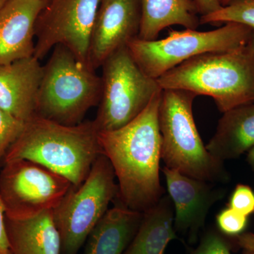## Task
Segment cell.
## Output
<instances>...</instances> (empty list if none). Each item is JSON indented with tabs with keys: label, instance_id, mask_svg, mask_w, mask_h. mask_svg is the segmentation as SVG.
<instances>
[{
	"label": "cell",
	"instance_id": "obj_2",
	"mask_svg": "<svg viewBox=\"0 0 254 254\" xmlns=\"http://www.w3.org/2000/svg\"><path fill=\"white\" fill-rule=\"evenodd\" d=\"M94 122L65 125L37 116L10 148L4 163L26 160L40 164L79 186L103 155Z\"/></svg>",
	"mask_w": 254,
	"mask_h": 254
},
{
	"label": "cell",
	"instance_id": "obj_9",
	"mask_svg": "<svg viewBox=\"0 0 254 254\" xmlns=\"http://www.w3.org/2000/svg\"><path fill=\"white\" fill-rule=\"evenodd\" d=\"M72 187L64 177L29 160L6 162L0 173V198L11 218L53 210Z\"/></svg>",
	"mask_w": 254,
	"mask_h": 254
},
{
	"label": "cell",
	"instance_id": "obj_16",
	"mask_svg": "<svg viewBox=\"0 0 254 254\" xmlns=\"http://www.w3.org/2000/svg\"><path fill=\"white\" fill-rule=\"evenodd\" d=\"M216 131L205 145L220 161L240 157L254 145V103L235 107L222 113Z\"/></svg>",
	"mask_w": 254,
	"mask_h": 254
},
{
	"label": "cell",
	"instance_id": "obj_19",
	"mask_svg": "<svg viewBox=\"0 0 254 254\" xmlns=\"http://www.w3.org/2000/svg\"><path fill=\"white\" fill-rule=\"evenodd\" d=\"M141 21L138 38L157 39L165 28L179 25L196 30L200 17L193 0H141Z\"/></svg>",
	"mask_w": 254,
	"mask_h": 254
},
{
	"label": "cell",
	"instance_id": "obj_12",
	"mask_svg": "<svg viewBox=\"0 0 254 254\" xmlns=\"http://www.w3.org/2000/svg\"><path fill=\"white\" fill-rule=\"evenodd\" d=\"M141 0H101L90 43L88 63L95 70L110 55L138 37Z\"/></svg>",
	"mask_w": 254,
	"mask_h": 254
},
{
	"label": "cell",
	"instance_id": "obj_3",
	"mask_svg": "<svg viewBox=\"0 0 254 254\" xmlns=\"http://www.w3.org/2000/svg\"><path fill=\"white\" fill-rule=\"evenodd\" d=\"M162 89L211 97L222 113L254 103V50L248 43L227 52L198 55L157 79Z\"/></svg>",
	"mask_w": 254,
	"mask_h": 254
},
{
	"label": "cell",
	"instance_id": "obj_31",
	"mask_svg": "<svg viewBox=\"0 0 254 254\" xmlns=\"http://www.w3.org/2000/svg\"><path fill=\"white\" fill-rule=\"evenodd\" d=\"M8 1L9 0H0V11H1V9H3V7H4Z\"/></svg>",
	"mask_w": 254,
	"mask_h": 254
},
{
	"label": "cell",
	"instance_id": "obj_25",
	"mask_svg": "<svg viewBox=\"0 0 254 254\" xmlns=\"http://www.w3.org/2000/svg\"><path fill=\"white\" fill-rule=\"evenodd\" d=\"M5 208L0 198V254H11L9 239L5 223Z\"/></svg>",
	"mask_w": 254,
	"mask_h": 254
},
{
	"label": "cell",
	"instance_id": "obj_8",
	"mask_svg": "<svg viewBox=\"0 0 254 254\" xmlns=\"http://www.w3.org/2000/svg\"><path fill=\"white\" fill-rule=\"evenodd\" d=\"M102 67L101 98L93 120L98 131H113L125 126L163 90L157 79L142 71L127 46L110 55Z\"/></svg>",
	"mask_w": 254,
	"mask_h": 254
},
{
	"label": "cell",
	"instance_id": "obj_17",
	"mask_svg": "<svg viewBox=\"0 0 254 254\" xmlns=\"http://www.w3.org/2000/svg\"><path fill=\"white\" fill-rule=\"evenodd\" d=\"M142 218L143 213L120 203L108 209L88 235L83 254H124Z\"/></svg>",
	"mask_w": 254,
	"mask_h": 254
},
{
	"label": "cell",
	"instance_id": "obj_10",
	"mask_svg": "<svg viewBox=\"0 0 254 254\" xmlns=\"http://www.w3.org/2000/svg\"><path fill=\"white\" fill-rule=\"evenodd\" d=\"M100 2L101 0H49L37 19L34 57L43 59L55 46L63 45L90 66V43Z\"/></svg>",
	"mask_w": 254,
	"mask_h": 254
},
{
	"label": "cell",
	"instance_id": "obj_21",
	"mask_svg": "<svg viewBox=\"0 0 254 254\" xmlns=\"http://www.w3.org/2000/svg\"><path fill=\"white\" fill-rule=\"evenodd\" d=\"M26 123L0 108V166L11 146L24 130Z\"/></svg>",
	"mask_w": 254,
	"mask_h": 254
},
{
	"label": "cell",
	"instance_id": "obj_22",
	"mask_svg": "<svg viewBox=\"0 0 254 254\" xmlns=\"http://www.w3.org/2000/svg\"><path fill=\"white\" fill-rule=\"evenodd\" d=\"M247 218L248 217L228 207L217 215V225L222 234L227 236L235 237L245 231L248 222Z\"/></svg>",
	"mask_w": 254,
	"mask_h": 254
},
{
	"label": "cell",
	"instance_id": "obj_13",
	"mask_svg": "<svg viewBox=\"0 0 254 254\" xmlns=\"http://www.w3.org/2000/svg\"><path fill=\"white\" fill-rule=\"evenodd\" d=\"M43 73L34 56L0 65V108L25 123L36 118Z\"/></svg>",
	"mask_w": 254,
	"mask_h": 254
},
{
	"label": "cell",
	"instance_id": "obj_32",
	"mask_svg": "<svg viewBox=\"0 0 254 254\" xmlns=\"http://www.w3.org/2000/svg\"><path fill=\"white\" fill-rule=\"evenodd\" d=\"M48 1H49V0H48Z\"/></svg>",
	"mask_w": 254,
	"mask_h": 254
},
{
	"label": "cell",
	"instance_id": "obj_18",
	"mask_svg": "<svg viewBox=\"0 0 254 254\" xmlns=\"http://www.w3.org/2000/svg\"><path fill=\"white\" fill-rule=\"evenodd\" d=\"M171 198L163 195L156 204L143 213L136 235L124 254H164L167 246L177 240Z\"/></svg>",
	"mask_w": 254,
	"mask_h": 254
},
{
	"label": "cell",
	"instance_id": "obj_28",
	"mask_svg": "<svg viewBox=\"0 0 254 254\" xmlns=\"http://www.w3.org/2000/svg\"><path fill=\"white\" fill-rule=\"evenodd\" d=\"M247 162H248L249 165H250L252 171H253L254 173V145L248 151V154H247Z\"/></svg>",
	"mask_w": 254,
	"mask_h": 254
},
{
	"label": "cell",
	"instance_id": "obj_20",
	"mask_svg": "<svg viewBox=\"0 0 254 254\" xmlns=\"http://www.w3.org/2000/svg\"><path fill=\"white\" fill-rule=\"evenodd\" d=\"M233 22L254 30V0H233L227 6L200 16V24L220 25Z\"/></svg>",
	"mask_w": 254,
	"mask_h": 254
},
{
	"label": "cell",
	"instance_id": "obj_15",
	"mask_svg": "<svg viewBox=\"0 0 254 254\" xmlns=\"http://www.w3.org/2000/svg\"><path fill=\"white\" fill-rule=\"evenodd\" d=\"M11 254H63L53 210L27 217L5 215Z\"/></svg>",
	"mask_w": 254,
	"mask_h": 254
},
{
	"label": "cell",
	"instance_id": "obj_29",
	"mask_svg": "<svg viewBox=\"0 0 254 254\" xmlns=\"http://www.w3.org/2000/svg\"><path fill=\"white\" fill-rule=\"evenodd\" d=\"M249 43H250L251 46H252V48H253L254 50V30L252 31V36H251Z\"/></svg>",
	"mask_w": 254,
	"mask_h": 254
},
{
	"label": "cell",
	"instance_id": "obj_26",
	"mask_svg": "<svg viewBox=\"0 0 254 254\" xmlns=\"http://www.w3.org/2000/svg\"><path fill=\"white\" fill-rule=\"evenodd\" d=\"M193 1L200 16L211 14L222 7L220 0H193Z\"/></svg>",
	"mask_w": 254,
	"mask_h": 254
},
{
	"label": "cell",
	"instance_id": "obj_14",
	"mask_svg": "<svg viewBox=\"0 0 254 254\" xmlns=\"http://www.w3.org/2000/svg\"><path fill=\"white\" fill-rule=\"evenodd\" d=\"M48 0H9L0 11V65L34 56L36 25Z\"/></svg>",
	"mask_w": 254,
	"mask_h": 254
},
{
	"label": "cell",
	"instance_id": "obj_6",
	"mask_svg": "<svg viewBox=\"0 0 254 254\" xmlns=\"http://www.w3.org/2000/svg\"><path fill=\"white\" fill-rule=\"evenodd\" d=\"M253 30L238 23H225L209 31L171 30L162 39L133 38L127 45L132 58L142 71L158 79L187 60L214 52H227L245 46Z\"/></svg>",
	"mask_w": 254,
	"mask_h": 254
},
{
	"label": "cell",
	"instance_id": "obj_11",
	"mask_svg": "<svg viewBox=\"0 0 254 254\" xmlns=\"http://www.w3.org/2000/svg\"><path fill=\"white\" fill-rule=\"evenodd\" d=\"M169 196L174 206V228L187 235L195 244L200 230L204 227L210 209L225 195V190L216 184L183 175L165 167Z\"/></svg>",
	"mask_w": 254,
	"mask_h": 254
},
{
	"label": "cell",
	"instance_id": "obj_23",
	"mask_svg": "<svg viewBox=\"0 0 254 254\" xmlns=\"http://www.w3.org/2000/svg\"><path fill=\"white\" fill-rule=\"evenodd\" d=\"M190 254H232L230 242L219 232L210 230Z\"/></svg>",
	"mask_w": 254,
	"mask_h": 254
},
{
	"label": "cell",
	"instance_id": "obj_4",
	"mask_svg": "<svg viewBox=\"0 0 254 254\" xmlns=\"http://www.w3.org/2000/svg\"><path fill=\"white\" fill-rule=\"evenodd\" d=\"M197 95L189 91L164 89L158 110L165 167L187 176L212 183H225L229 175L223 162L210 155L203 144L193 115Z\"/></svg>",
	"mask_w": 254,
	"mask_h": 254
},
{
	"label": "cell",
	"instance_id": "obj_5",
	"mask_svg": "<svg viewBox=\"0 0 254 254\" xmlns=\"http://www.w3.org/2000/svg\"><path fill=\"white\" fill-rule=\"evenodd\" d=\"M37 100V116L65 125L82 123L99 105L101 77L66 47L58 45L46 65Z\"/></svg>",
	"mask_w": 254,
	"mask_h": 254
},
{
	"label": "cell",
	"instance_id": "obj_27",
	"mask_svg": "<svg viewBox=\"0 0 254 254\" xmlns=\"http://www.w3.org/2000/svg\"><path fill=\"white\" fill-rule=\"evenodd\" d=\"M235 238L243 254H254V233L243 232Z\"/></svg>",
	"mask_w": 254,
	"mask_h": 254
},
{
	"label": "cell",
	"instance_id": "obj_24",
	"mask_svg": "<svg viewBox=\"0 0 254 254\" xmlns=\"http://www.w3.org/2000/svg\"><path fill=\"white\" fill-rule=\"evenodd\" d=\"M228 207L247 217L254 213V190L248 185H237L232 192Z\"/></svg>",
	"mask_w": 254,
	"mask_h": 254
},
{
	"label": "cell",
	"instance_id": "obj_7",
	"mask_svg": "<svg viewBox=\"0 0 254 254\" xmlns=\"http://www.w3.org/2000/svg\"><path fill=\"white\" fill-rule=\"evenodd\" d=\"M110 160L100 155L88 176L78 187H72L53 209L60 234L63 254H77L88 235L117 198L118 185Z\"/></svg>",
	"mask_w": 254,
	"mask_h": 254
},
{
	"label": "cell",
	"instance_id": "obj_30",
	"mask_svg": "<svg viewBox=\"0 0 254 254\" xmlns=\"http://www.w3.org/2000/svg\"><path fill=\"white\" fill-rule=\"evenodd\" d=\"M232 1H233V0H220V2L222 6H227V4H230V3Z\"/></svg>",
	"mask_w": 254,
	"mask_h": 254
},
{
	"label": "cell",
	"instance_id": "obj_1",
	"mask_svg": "<svg viewBox=\"0 0 254 254\" xmlns=\"http://www.w3.org/2000/svg\"><path fill=\"white\" fill-rule=\"evenodd\" d=\"M162 91L125 126L98 133L102 153L110 160L118 181L119 203L140 213L156 204L164 195L159 173L162 139L158 110Z\"/></svg>",
	"mask_w": 254,
	"mask_h": 254
}]
</instances>
